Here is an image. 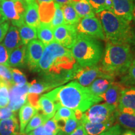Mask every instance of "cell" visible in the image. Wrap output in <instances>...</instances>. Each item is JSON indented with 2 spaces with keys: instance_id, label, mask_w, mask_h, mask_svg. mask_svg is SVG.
Segmentation results:
<instances>
[{
  "instance_id": "cell-56",
  "label": "cell",
  "mask_w": 135,
  "mask_h": 135,
  "mask_svg": "<svg viewBox=\"0 0 135 135\" xmlns=\"http://www.w3.org/2000/svg\"><path fill=\"white\" fill-rule=\"evenodd\" d=\"M81 1V0H71V3H75L76 2H78V1Z\"/></svg>"
},
{
  "instance_id": "cell-28",
  "label": "cell",
  "mask_w": 135,
  "mask_h": 135,
  "mask_svg": "<svg viewBox=\"0 0 135 135\" xmlns=\"http://www.w3.org/2000/svg\"><path fill=\"white\" fill-rule=\"evenodd\" d=\"M61 8L63 10L65 24L76 26L81 18L74 8L73 5L71 3H69L62 6Z\"/></svg>"
},
{
  "instance_id": "cell-46",
  "label": "cell",
  "mask_w": 135,
  "mask_h": 135,
  "mask_svg": "<svg viewBox=\"0 0 135 135\" xmlns=\"http://www.w3.org/2000/svg\"><path fill=\"white\" fill-rule=\"evenodd\" d=\"M9 87L4 83L0 81V97H9Z\"/></svg>"
},
{
  "instance_id": "cell-5",
  "label": "cell",
  "mask_w": 135,
  "mask_h": 135,
  "mask_svg": "<svg viewBox=\"0 0 135 135\" xmlns=\"http://www.w3.org/2000/svg\"><path fill=\"white\" fill-rule=\"evenodd\" d=\"M71 49L76 63L81 67L97 65L103 55L102 45L97 39L80 34Z\"/></svg>"
},
{
  "instance_id": "cell-30",
  "label": "cell",
  "mask_w": 135,
  "mask_h": 135,
  "mask_svg": "<svg viewBox=\"0 0 135 135\" xmlns=\"http://www.w3.org/2000/svg\"><path fill=\"white\" fill-rule=\"evenodd\" d=\"M80 18L95 16V13L88 0H81L78 2L71 3Z\"/></svg>"
},
{
  "instance_id": "cell-16",
  "label": "cell",
  "mask_w": 135,
  "mask_h": 135,
  "mask_svg": "<svg viewBox=\"0 0 135 135\" xmlns=\"http://www.w3.org/2000/svg\"><path fill=\"white\" fill-rule=\"evenodd\" d=\"M115 118L104 123H91L81 118L80 122L88 135H99L113 125Z\"/></svg>"
},
{
  "instance_id": "cell-40",
  "label": "cell",
  "mask_w": 135,
  "mask_h": 135,
  "mask_svg": "<svg viewBox=\"0 0 135 135\" xmlns=\"http://www.w3.org/2000/svg\"><path fill=\"white\" fill-rule=\"evenodd\" d=\"M15 4L18 15L20 16V18L24 20L25 14L27 7V3L25 1V0L15 1Z\"/></svg>"
},
{
  "instance_id": "cell-31",
  "label": "cell",
  "mask_w": 135,
  "mask_h": 135,
  "mask_svg": "<svg viewBox=\"0 0 135 135\" xmlns=\"http://www.w3.org/2000/svg\"><path fill=\"white\" fill-rule=\"evenodd\" d=\"M55 88L53 84L50 83L45 81H37L34 80L30 83L29 89H28V93L38 94L41 95L43 93L51 90Z\"/></svg>"
},
{
  "instance_id": "cell-4",
  "label": "cell",
  "mask_w": 135,
  "mask_h": 135,
  "mask_svg": "<svg viewBox=\"0 0 135 135\" xmlns=\"http://www.w3.org/2000/svg\"><path fill=\"white\" fill-rule=\"evenodd\" d=\"M105 39L114 43H131L133 31L129 23L114 14L110 10L104 9L98 13Z\"/></svg>"
},
{
  "instance_id": "cell-23",
  "label": "cell",
  "mask_w": 135,
  "mask_h": 135,
  "mask_svg": "<svg viewBox=\"0 0 135 135\" xmlns=\"http://www.w3.org/2000/svg\"><path fill=\"white\" fill-rule=\"evenodd\" d=\"M38 6L40 23L50 24L55 12V1L49 3H42Z\"/></svg>"
},
{
  "instance_id": "cell-34",
  "label": "cell",
  "mask_w": 135,
  "mask_h": 135,
  "mask_svg": "<svg viewBox=\"0 0 135 135\" xmlns=\"http://www.w3.org/2000/svg\"><path fill=\"white\" fill-rule=\"evenodd\" d=\"M0 81L6 83L9 87L14 85L11 68L2 64H0Z\"/></svg>"
},
{
  "instance_id": "cell-6",
  "label": "cell",
  "mask_w": 135,
  "mask_h": 135,
  "mask_svg": "<svg viewBox=\"0 0 135 135\" xmlns=\"http://www.w3.org/2000/svg\"><path fill=\"white\" fill-rule=\"evenodd\" d=\"M115 107L106 103L95 104L83 113L82 118L91 123H104L114 119Z\"/></svg>"
},
{
  "instance_id": "cell-35",
  "label": "cell",
  "mask_w": 135,
  "mask_h": 135,
  "mask_svg": "<svg viewBox=\"0 0 135 135\" xmlns=\"http://www.w3.org/2000/svg\"><path fill=\"white\" fill-rule=\"evenodd\" d=\"M126 75L122 78L121 83L123 85H135V58L133 59Z\"/></svg>"
},
{
  "instance_id": "cell-50",
  "label": "cell",
  "mask_w": 135,
  "mask_h": 135,
  "mask_svg": "<svg viewBox=\"0 0 135 135\" xmlns=\"http://www.w3.org/2000/svg\"><path fill=\"white\" fill-rule=\"evenodd\" d=\"M54 1L56 3L60 5L61 6L71 3V0H54Z\"/></svg>"
},
{
  "instance_id": "cell-7",
  "label": "cell",
  "mask_w": 135,
  "mask_h": 135,
  "mask_svg": "<svg viewBox=\"0 0 135 135\" xmlns=\"http://www.w3.org/2000/svg\"><path fill=\"white\" fill-rule=\"evenodd\" d=\"M111 76L101 70V67L97 65L91 66L81 67L78 65L74 72L73 80L78 83L81 85L85 87H88L96 79L99 77ZM114 78V77H113Z\"/></svg>"
},
{
  "instance_id": "cell-12",
  "label": "cell",
  "mask_w": 135,
  "mask_h": 135,
  "mask_svg": "<svg viewBox=\"0 0 135 135\" xmlns=\"http://www.w3.org/2000/svg\"><path fill=\"white\" fill-rule=\"evenodd\" d=\"M117 110L126 113H135V86L124 88Z\"/></svg>"
},
{
  "instance_id": "cell-37",
  "label": "cell",
  "mask_w": 135,
  "mask_h": 135,
  "mask_svg": "<svg viewBox=\"0 0 135 135\" xmlns=\"http://www.w3.org/2000/svg\"><path fill=\"white\" fill-rule=\"evenodd\" d=\"M13 76V81L14 85L22 86L28 83L26 76L23 72L17 68H11Z\"/></svg>"
},
{
  "instance_id": "cell-42",
  "label": "cell",
  "mask_w": 135,
  "mask_h": 135,
  "mask_svg": "<svg viewBox=\"0 0 135 135\" xmlns=\"http://www.w3.org/2000/svg\"><path fill=\"white\" fill-rule=\"evenodd\" d=\"M8 57H9V53L6 48H5L4 45L0 44V64L9 66Z\"/></svg>"
},
{
  "instance_id": "cell-49",
  "label": "cell",
  "mask_w": 135,
  "mask_h": 135,
  "mask_svg": "<svg viewBox=\"0 0 135 135\" xmlns=\"http://www.w3.org/2000/svg\"><path fill=\"white\" fill-rule=\"evenodd\" d=\"M106 9L110 10L112 11L113 8V0H105Z\"/></svg>"
},
{
  "instance_id": "cell-19",
  "label": "cell",
  "mask_w": 135,
  "mask_h": 135,
  "mask_svg": "<svg viewBox=\"0 0 135 135\" xmlns=\"http://www.w3.org/2000/svg\"><path fill=\"white\" fill-rule=\"evenodd\" d=\"M38 109L33 107L31 105L26 102L21 108L19 111L20 118V132L21 135H25V130L27 124L31 120V118L38 112Z\"/></svg>"
},
{
  "instance_id": "cell-22",
  "label": "cell",
  "mask_w": 135,
  "mask_h": 135,
  "mask_svg": "<svg viewBox=\"0 0 135 135\" xmlns=\"http://www.w3.org/2000/svg\"><path fill=\"white\" fill-rule=\"evenodd\" d=\"M0 135H21L16 116L0 121Z\"/></svg>"
},
{
  "instance_id": "cell-36",
  "label": "cell",
  "mask_w": 135,
  "mask_h": 135,
  "mask_svg": "<svg viewBox=\"0 0 135 135\" xmlns=\"http://www.w3.org/2000/svg\"><path fill=\"white\" fill-rule=\"evenodd\" d=\"M55 12L53 18L51 22V25L53 28L56 27L60 26L61 25L65 24V20H64V16L63 10H62L61 6L55 2Z\"/></svg>"
},
{
  "instance_id": "cell-14",
  "label": "cell",
  "mask_w": 135,
  "mask_h": 135,
  "mask_svg": "<svg viewBox=\"0 0 135 135\" xmlns=\"http://www.w3.org/2000/svg\"><path fill=\"white\" fill-rule=\"evenodd\" d=\"M133 0H113L112 11L121 19L130 23L132 21Z\"/></svg>"
},
{
  "instance_id": "cell-53",
  "label": "cell",
  "mask_w": 135,
  "mask_h": 135,
  "mask_svg": "<svg viewBox=\"0 0 135 135\" xmlns=\"http://www.w3.org/2000/svg\"><path fill=\"white\" fill-rule=\"evenodd\" d=\"M37 4L38 5L41 4L42 3H49V2H52L54 1V0H35Z\"/></svg>"
},
{
  "instance_id": "cell-8",
  "label": "cell",
  "mask_w": 135,
  "mask_h": 135,
  "mask_svg": "<svg viewBox=\"0 0 135 135\" xmlns=\"http://www.w3.org/2000/svg\"><path fill=\"white\" fill-rule=\"evenodd\" d=\"M78 34L91 38L105 40V36L99 19L94 17L81 18L76 26Z\"/></svg>"
},
{
  "instance_id": "cell-1",
  "label": "cell",
  "mask_w": 135,
  "mask_h": 135,
  "mask_svg": "<svg viewBox=\"0 0 135 135\" xmlns=\"http://www.w3.org/2000/svg\"><path fill=\"white\" fill-rule=\"evenodd\" d=\"M78 65L70 49L55 41L45 46L36 72L56 87L73 80Z\"/></svg>"
},
{
  "instance_id": "cell-33",
  "label": "cell",
  "mask_w": 135,
  "mask_h": 135,
  "mask_svg": "<svg viewBox=\"0 0 135 135\" xmlns=\"http://www.w3.org/2000/svg\"><path fill=\"white\" fill-rule=\"evenodd\" d=\"M56 121L66 120L71 118H76L75 111L62 106H57L56 112L53 117Z\"/></svg>"
},
{
  "instance_id": "cell-57",
  "label": "cell",
  "mask_w": 135,
  "mask_h": 135,
  "mask_svg": "<svg viewBox=\"0 0 135 135\" xmlns=\"http://www.w3.org/2000/svg\"><path fill=\"white\" fill-rule=\"evenodd\" d=\"M13 1H24V0H11Z\"/></svg>"
},
{
  "instance_id": "cell-47",
  "label": "cell",
  "mask_w": 135,
  "mask_h": 135,
  "mask_svg": "<svg viewBox=\"0 0 135 135\" xmlns=\"http://www.w3.org/2000/svg\"><path fill=\"white\" fill-rule=\"evenodd\" d=\"M69 135H88V134L86 132L83 126L81 124L78 126V128L73 131V132L71 133Z\"/></svg>"
},
{
  "instance_id": "cell-18",
  "label": "cell",
  "mask_w": 135,
  "mask_h": 135,
  "mask_svg": "<svg viewBox=\"0 0 135 135\" xmlns=\"http://www.w3.org/2000/svg\"><path fill=\"white\" fill-rule=\"evenodd\" d=\"M3 45L9 54L15 49L23 45L20 36L19 31L16 26H11L9 27L5 36Z\"/></svg>"
},
{
  "instance_id": "cell-17",
  "label": "cell",
  "mask_w": 135,
  "mask_h": 135,
  "mask_svg": "<svg viewBox=\"0 0 135 135\" xmlns=\"http://www.w3.org/2000/svg\"><path fill=\"white\" fill-rule=\"evenodd\" d=\"M114 81V78L112 76L98 78L88 87V88L94 95L100 97L106 91Z\"/></svg>"
},
{
  "instance_id": "cell-38",
  "label": "cell",
  "mask_w": 135,
  "mask_h": 135,
  "mask_svg": "<svg viewBox=\"0 0 135 135\" xmlns=\"http://www.w3.org/2000/svg\"><path fill=\"white\" fill-rule=\"evenodd\" d=\"M43 125L44 126V128L48 133H51V134L54 135H57L59 131H60L58 123L53 118H51V119H48L46 121H45Z\"/></svg>"
},
{
  "instance_id": "cell-51",
  "label": "cell",
  "mask_w": 135,
  "mask_h": 135,
  "mask_svg": "<svg viewBox=\"0 0 135 135\" xmlns=\"http://www.w3.org/2000/svg\"><path fill=\"white\" fill-rule=\"evenodd\" d=\"M121 135H135V132L132 130H126V131H124V133H121Z\"/></svg>"
},
{
  "instance_id": "cell-25",
  "label": "cell",
  "mask_w": 135,
  "mask_h": 135,
  "mask_svg": "<svg viewBox=\"0 0 135 135\" xmlns=\"http://www.w3.org/2000/svg\"><path fill=\"white\" fill-rule=\"evenodd\" d=\"M38 105L39 111H41L42 113L48 119L53 118L56 112L57 108L55 103L44 94L39 99Z\"/></svg>"
},
{
  "instance_id": "cell-55",
  "label": "cell",
  "mask_w": 135,
  "mask_h": 135,
  "mask_svg": "<svg viewBox=\"0 0 135 135\" xmlns=\"http://www.w3.org/2000/svg\"><path fill=\"white\" fill-rule=\"evenodd\" d=\"M25 1H26L27 4H30V3L34 2V1H35V0H25Z\"/></svg>"
},
{
  "instance_id": "cell-3",
  "label": "cell",
  "mask_w": 135,
  "mask_h": 135,
  "mask_svg": "<svg viewBox=\"0 0 135 135\" xmlns=\"http://www.w3.org/2000/svg\"><path fill=\"white\" fill-rule=\"evenodd\" d=\"M102 60L101 70L114 77L126 73L133 60L129 44L108 42Z\"/></svg>"
},
{
  "instance_id": "cell-21",
  "label": "cell",
  "mask_w": 135,
  "mask_h": 135,
  "mask_svg": "<svg viewBox=\"0 0 135 135\" xmlns=\"http://www.w3.org/2000/svg\"><path fill=\"white\" fill-rule=\"evenodd\" d=\"M38 8L39 6L36 1L27 4L26 12L24 16L25 24L34 28H38L40 24Z\"/></svg>"
},
{
  "instance_id": "cell-11",
  "label": "cell",
  "mask_w": 135,
  "mask_h": 135,
  "mask_svg": "<svg viewBox=\"0 0 135 135\" xmlns=\"http://www.w3.org/2000/svg\"><path fill=\"white\" fill-rule=\"evenodd\" d=\"M29 86L30 83H28L22 86L12 85L9 87V103L8 106L11 110L16 112L27 102Z\"/></svg>"
},
{
  "instance_id": "cell-13",
  "label": "cell",
  "mask_w": 135,
  "mask_h": 135,
  "mask_svg": "<svg viewBox=\"0 0 135 135\" xmlns=\"http://www.w3.org/2000/svg\"><path fill=\"white\" fill-rule=\"evenodd\" d=\"M0 11L6 21H11L15 26L19 27L25 23L20 18L15 8V1L11 0H0Z\"/></svg>"
},
{
  "instance_id": "cell-15",
  "label": "cell",
  "mask_w": 135,
  "mask_h": 135,
  "mask_svg": "<svg viewBox=\"0 0 135 135\" xmlns=\"http://www.w3.org/2000/svg\"><path fill=\"white\" fill-rule=\"evenodd\" d=\"M124 88H125L124 85L121 83L115 82L114 81L106 91L101 96V98L102 101H105L106 103L114 106L117 109L121 91Z\"/></svg>"
},
{
  "instance_id": "cell-2",
  "label": "cell",
  "mask_w": 135,
  "mask_h": 135,
  "mask_svg": "<svg viewBox=\"0 0 135 135\" xmlns=\"http://www.w3.org/2000/svg\"><path fill=\"white\" fill-rule=\"evenodd\" d=\"M44 95L55 103L56 108L57 106H62L74 111L82 113L102 101L100 97L94 95L88 87L83 86L75 81L60 86Z\"/></svg>"
},
{
  "instance_id": "cell-10",
  "label": "cell",
  "mask_w": 135,
  "mask_h": 135,
  "mask_svg": "<svg viewBox=\"0 0 135 135\" xmlns=\"http://www.w3.org/2000/svg\"><path fill=\"white\" fill-rule=\"evenodd\" d=\"M45 46L41 41L34 40L26 46V65L32 71H36L38 69L39 61L43 53Z\"/></svg>"
},
{
  "instance_id": "cell-20",
  "label": "cell",
  "mask_w": 135,
  "mask_h": 135,
  "mask_svg": "<svg viewBox=\"0 0 135 135\" xmlns=\"http://www.w3.org/2000/svg\"><path fill=\"white\" fill-rule=\"evenodd\" d=\"M26 45H22L9 54L8 66L11 67L24 68L26 65Z\"/></svg>"
},
{
  "instance_id": "cell-45",
  "label": "cell",
  "mask_w": 135,
  "mask_h": 135,
  "mask_svg": "<svg viewBox=\"0 0 135 135\" xmlns=\"http://www.w3.org/2000/svg\"><path fill=\"white\" fill-rule=\"evenodd\" d=\"M26 135H54L51 133H48L46 129L44 128V126L43 124L41 126H40V127L36 128L34 130L31 131V132H30L28 134Z\"/></svg>"
},
{
  "instance_id": "cell-43",
  "label": "cell",
  "mask_w": 135,
  "mask_h": 135,
  "mask_svg": "<svg viewBox=\"0 0 135 135\" xmlns=\"http://www.w3.org/2000/svg\"><path fill=\"white\" fill-rule=\"evenodd\" d=\"M122 133L121 126L119 124L112 126L108 130L104 131L99 135H121Z\"/></svg>"
},
{
  "instance_id": "cell-48",
  "label": "cell",
  "mask_w": 135,
  "mask_h": 135,
  "mask_svg": "<svg viewBox=\"0 0 135 135\" xmlns=\"http://www.w3.org/2000/svg\"><path fill=\"white\" fill-rule=\"evenodd\" d=\"M9 103V97H0V108L6 107Z\"/></svg>"
},
{
  "instance_id": "cell-39",
  "label": "cell",
  "mask_w": 135,
  "mask_h": 135,
  "mask_svg": "<svg viewBox=\"0 0 135 135\" xmlns=\"http://www.w3.org/2000/svg\"><path fill=\"white\" fill-rule=\"evenodd\" d=\"M95 13H99L106 9L105 0H88Z\"/></svg>"
},
{
  "instance_id": "cell-24",
  "label": "cell",
  "mask_w": 135,
  "mask_h": 135,
  "mask_svg": "<svg viewBox=\"0 0 135 135\" xmlns=\"http://www.w3.org/2000/svg\"><path fill=\"white\" fill-rule=\"evenodd\" d=\"M53 29L51 24L42 23H40V25L36 28L37 36L45 46L55 41Z\"/></svg>"
},
{
  "instance_id": "cell-52",
  "label": "cell",
  "mask_w": 135,
  "mask_h": 135,
  "mask_svg": "<svg viewBox=\"0 0 135 135\" xmlns=\"http://www.w3.org/2000/svg\"><path fill=\"white\" fill-rule=\"evenodd\" d=\"M132 20L135 23V0H133V6L132 10Z\"/></svg>"
},
{
  "instance_id": "cell-29",
  "label": "cell",
  "mask_w": 135,
  "mask_h": 135,
  "mask_svg": "<svg viewBox=\"0 0 135 135\" xmlns=\"http://www.w3.org/2000/svg\"><path fill=\"white\" fill-rule=\"evenodd\" d=\"M18 31L23 45H27L30 41L38 38L36 28L28 26L25 23H23L19 27Z\"/></svg>"
},
{
  "instance_id": "cell-9",
  "label": "cell",
  "mask_w": 135,
  "mask_h": 135,
  "mask_svg": "<svg viewBox=\"0 0 135 135\" xmlns=\"http://www.w3.org/2000/svg\"><path fill=\"white\" fill-rule=\"evenodd\" d=\"M55 41L66 48L71 49L76 40V26L64 24L53 29Z\"/></svg>"
},
{
  "instance_id": "cell-27",
  "label": "cell",
  "mask_w": 135,
  "mask_h": 135,
  "mask_svg": "<svg viewBox=\"0 0 135 135\" xmlns=\"http://www.w3.org/2000/svg\"><path fill=\"white\" fill-rule=\"evenodd\" d=\"M60 131L57 135H69L78 128L81 122L76 118H71L66 120L57 121Z\"/></svg>"
},
{
  "instance_id": "cell-26",
  "label": "cell",
  "mask_w": 135,
  "mask_h": 135,
  "mask_svg": "<svg viewBox=\"0 0 135 135\" xmlns=\"http://www.w3.org/2000/svg\"><path fill=\"white\" fill-rule=\"evenodd\" d=\"M114 117L118 124L135 132V113H126L116 109Z\"/></svg>"
},
{
  "instance_id": "cell-44",
  "label": "cell",
  "mask_w": 135,
  "mask_h": 135,
  "mask_svg": "<svg viewBox=\"0 0 135 135\" xmlns=\"http://www.w3.org/2000/svg\"><path fill=\"white\" fill-rule=\"evenodd\" d=\"M9 28V22L6 21L3 23H0V42L4 40L5 35H6Z\"/></svg>"
},
{
  "instance_id": "cell-41",
  "label": "cell",
  "mask_w": 135,
  "mask_h": 135,
  "mask_svg": "<svg viewBox=\"0 0 135 135\" xmlns=\"http://www.w3.org/2000/svg\"><path fill=\"white\" fill-rule=\"evenodd\" d=\"M16 116V112L11 110L8 106L4 108H0V120L8 119Z\"/></svg>"
},
{
  "instance_id": "cell-32",
  "label": "cell",
  "mask_w": 135,
  "mask_h": 135,
  "mask_svg": "<svg viewBox=\"0 0 135 135\" xmlns=\"http://www.w3.org/2000/svg\"><path fill=\"white\" fill-rule=\"evenodd\" d=\"M48 118L45 116L44 114L42 113H39V111L37 113L31 118V120L27 124L26 128L25 130V135L28 134L31 131L34 130L36 128L40 127L42 124L45 123V121L48 120Z\"/></svg>"
},
{
  "instance_id": "cell-54",
  "label": "cell",
  "mask_w": 135,
  "mask_h": 135,
  "mask_svg": "<svg viewBox=\"0 0 135 135\" xmlns=\"http://www.w3.org/2000/svg\"><path fill=\"white\" fill-rule=\"evenodd\" d=\"M131 43L133 44V45H134V47L135 48V30L134 31H133V36H132V39H131Z\"/></svg>"
}]
</instances>
